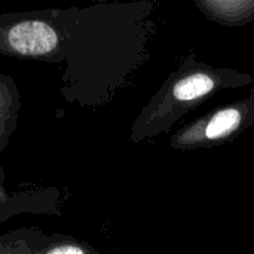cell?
I'll return each instance as SVG.
<instances>
[{"label":"cell","instance_id":"6","mask_svg":"<svg viewBox=\"0 0 254 254\" xmlns=\"http://www.w3.org/2000/svg\"><path fill=\"white\" fill-rule=\"evenodd\" d=\"M196 4L223 25H243L254 18V0H204Z\"/></svg>","mask_w":254,"mask_h":254},{"label":"cell","instance_id":"4","mask_svg":"<svg viewBox=\"0 0 254 254\" xmlns=\"http://www.w3.org/2000/svg\"><path fill=\"white\" fill-rule=\"evenodd\" d=\"M63 202L64 196L58 188H30L12 193L6 192L0 168V225L19 214L61 216Z\"/></svg>","mask_w":254,"mask_h":254},{"label":"cell","instance_id":"3","mask_svg":"<svg viewBox=\"0 0 254 254\" xmlns=\"http://www.w3.org/2000/svg\"><path fill=\"white\" fill-rule=\"evenodd\" d=\"M254 124V94L244 101L223 107L183 128L171 140L173 147H198L229 138Z\"/></svg>","mask_w":254,"mask_h":254},{"label":"cell","instance_id":"2","mask_svg":"<svg viewBox=\"0 0 254 254\" xmlns=\"http://www.w3.org/2000/svg\"><path fill=\"white\" fill-rule=\"evenodd\" d=\"M222 82L229 83V80L222 79L216 70H198L180 76L173 82L170 89L161 95L159 101L150 103L146 112L138 118V122L132 128V140L150 135L153 127L159 124V121H167V118H171L170 124H173L179 115L193 107V103L196 104V101L210 95L217 86L222 85Z\"/></svg>","mask_w":254,"mask_h":254},{"label":"cell","instance_id":"1","mask_svg":"<svg viewBox=\"0 0 254 254\" xmlns=\"http://www.w3.org/2000/svg\"><path fill=\"white\" fill-rule=\"evenodd\" d=\"M0 55L43 63H65L61 9L0 13Z\"/></svg>","mask_w":254,"mask_h":254},{"label":"cell","instance_id":"8","mask_svg":"<svg viewBox=\"0 0 254 254\" xmlns=\"http://www.w3.org/2000/svg\"><path fill=\"white\" fill-rule=\"evenodd\" d=\"M34 254H100L92 246L83 240H77L71 235L54 234L49 237L48 244Z\"/></svg>","mask_w":254,"mask_h":254},{"label":"cell","instance_id":"5","mask_svg":"<svg viewBox=\"0 0 254 254\" xmlns=\"http://www.w3.org/2000/svg\"><path fill=\"white\" fill-rule=\"evenodd\" d=\"M21 110V95L12 76L0 73V155L13 135Z\"/></svg>","mask_w":254,"mask_h":254},{"label":"cell","instance_id":"7","mask_svg":"<svg viewBox=\"0 0 254 254\" xmlns=\"http://www.w3.org/2000/svg\"><path fill=\"white\" fill-rule=\"evenodd\" d=\"M49 237L36 226L7 231L0 235V254H34L48 244Z\"/></svg>","mask_w":254,"mask_h":254}]
</instances>
